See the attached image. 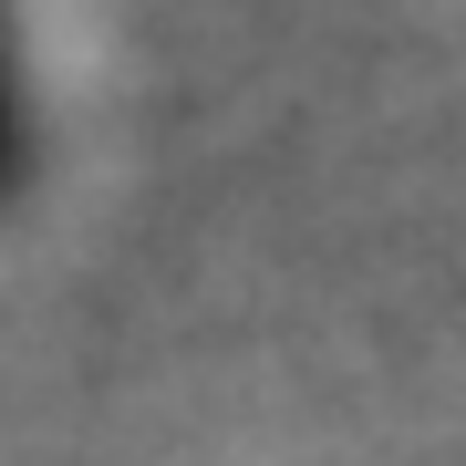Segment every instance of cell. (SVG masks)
Listing matches in <instances>:
<instances>
[{"label": "cell", "instance_id": "6da1fadb", "mask_svg": "<svg viewBox=\"0 0 466 466\" xmlns=\"http://www.w3.org/2000/svg\"><path fill=\"white\" fill-rule=\"evenodd\" d=\"M21 187V73H11V0H0V198Z\"/></svg>", "mask_w": 466, "mask_h": 466}]
</instances>
